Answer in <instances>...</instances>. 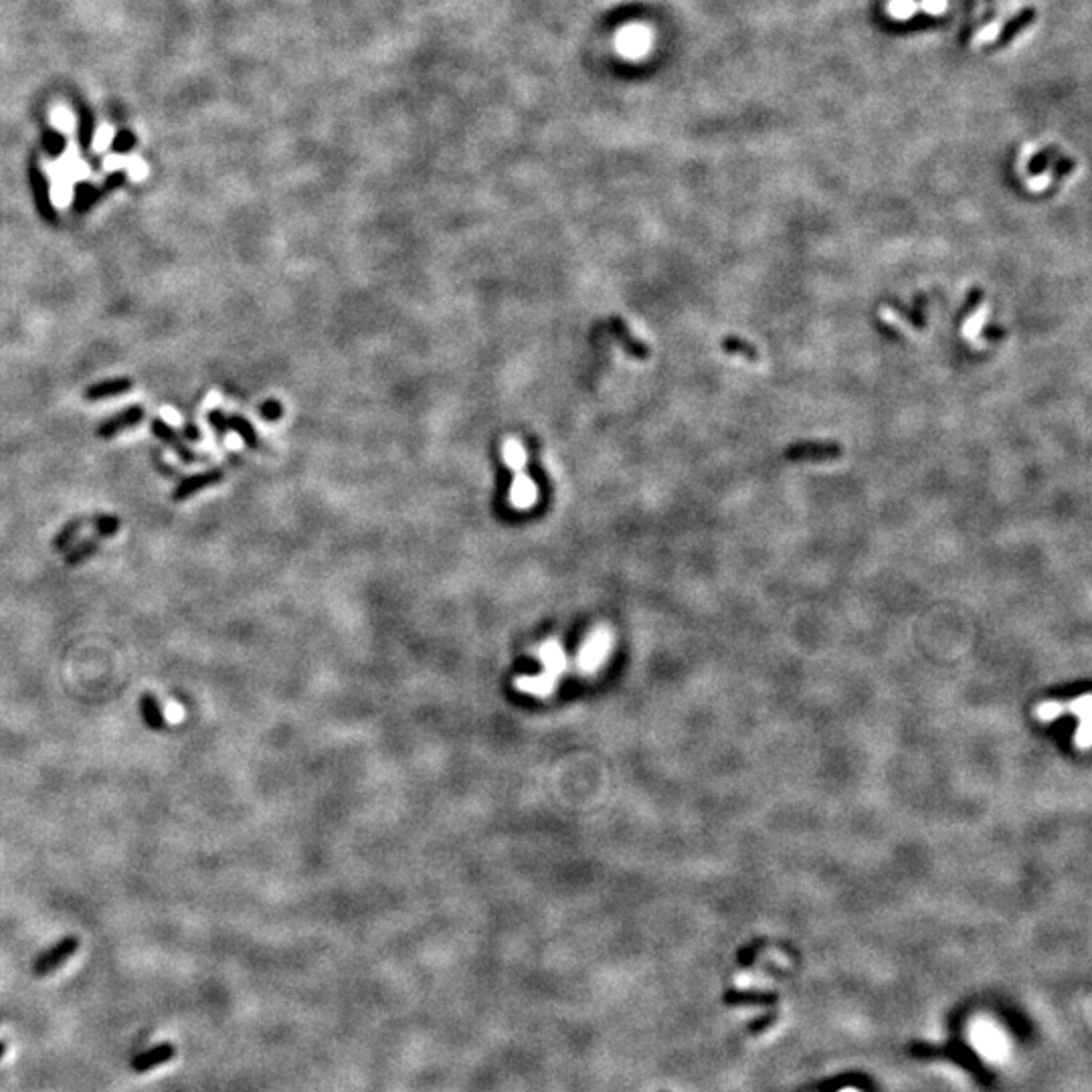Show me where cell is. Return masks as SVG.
I'll list each match as a JSON object with an SVG mask.
<instances>
[{
    "label": "cell",
    "mask_w": 1092,
    "mask_h": 1092,
    "mask_svg": "<svg viewBox=\"0 0 1092 1092\" xmlns=\"http://www.w3.org/2000/svg\"><path fill=\"white\" fill-rule=\"evenodd\" d=\"M96 553H97V540H86V543L73 546V548L67 550V554H65V564H67V567H77L79 563L87 561V558L93 557Z\"/></svg>",
    "instance_id": "cell-19"
},
{
    "label": "cell",
    "mask_w": 1092,
    "mask_h": 1092,
    "mask_svg": "<svg viewBox=\"0 0 1092 1092\" xmlns=\"http://www.w3.org/2000/svg\"><path fill=\"white\" fill-rule=\"evenodd\" d=\"M724 1001H727L728 1005H773L777 1001V995H773V993L732 991L724 995Z\"/></svg>",
    "instance_id": "cell-15"
},
{
    "label": "cell",
    "mask_w": 1092,
    "mask_h": 1092,
    "mask_svg": "<svg viewBox=\"0 0 1092 1092\" xmlns=\"http://www.w3.org/2000/svg\"><path fill=\"white\" fill-rule=\"evenodd\" d=\"M263 413H266L267 417H277L280 415V409L275 407V403H270L266 409H263Z\"/></svg>",
    "instance_id": "cell-32"
},
{
    "label": "cell",
    "mask_w": 1092,
    "mask_h": 1092,
    "mask_svg": "<svg viewBox=\"0 0 1092 1092\" xmlns=\"http://www.w3.org/2000/svg\"><path fill=\"white\" fill-rule=\"evenodd\" d=\"M773 1021H775V1015H773V1014H771V1015H765V1018H761L759 1021H752V1024L748 1025V1032H751V1034H761V1032H765V1030L769 1028V1025L773 1024Z\"/></svg>",
    "instance_id": "cell-29"
},
{
    "label": "cell",
    "mask_w": 1092,
    "mask_h": 1092,
    "mask_svg": "<svg viewBox=\"0 0 1092 1092\" xmlns=\"http://www.w3.org/2000/svg\"><path fill=\"white\" fill-rule=\"evenodd\" d=\"M138 706H140V712H142V720L146 727L152 728V731H166L168 722L166 718H164L162 708H160V702L154 698V694L144 692V694L140 696Z\"/></svg>",
    "instance_id": "cell-13"
},
{
    "label": "cell",
    "mask_w": 1092,
    "mask_h": 1092,
    "mask_svg": "<svg viewBox=\"0 0 1092 1092\" xmlns=\"http://www.w3.org/2000/svg\"><path fill=\"white\" fill-rule=\"evenodd\" d=\"M82 526H83V520L67 522V524L59 530V534L55 536L53 548L57 550V553H67V550L72 548V543L75 536H77V532L82 530Z\"/></svg>",
    "instance_id": "cell-18"
},
{
    "label": "cell",
    "mask_w": 1092,
    "mask_h": 1092,
    "mask_svg": "<svg viewBox=\"0 0 1092 1092\" xmlns=\"http://www.w3.org/2000/svg\"><path fill=\"white\" fill-rule=\"evenodd\" d=\"M209 423L215 429L216 437H223L225 433L229 431V419L225 417V413L219 411V409H215V411L209 413Z\"/></svg>",
    "instance_id": "cell-26"
},
{
    "label": "cell",
    "mask_w": 1092,
    "mask_h": 1092,
    "mask_svg": "<svg viewBox=\"0 0 1092 1092\" xmlns=\"http://www.w3.org/2000/svg\"><path fill=\"white\" fill-rule=\"evenodd\" d=\"M919 8H922L926 15H941L947 11V0H921Z\"/></svg>",
    "instance_id": "cell-28"
},
{
    "label": "cell",
    "mask_w": 1092,
    "mask_h": 1092,
    "mask_svg": "<svg viewBox=\"0 0 1092 1092\" xmlns=\"http://www.w3.org/2000/svg\"><path fill=\"white\" fill-rule=\"evenodd\" d=\"M2 1052H4V1046H2V1044H0V1056H2Z\"/></svg>",
    "instance_id": "cell-33"
},
{
    "label": "cell",
    "mask_w": 1092,
    "mask_h": 1092,
    "mask_svg": "<svg viewBox=\"0 0 1092 1092\" xmlns=\"http://www.w3.org/2000/svg\"><path fill=\"white\" fill-rule=\"evenodd\" d=\"M557 678L548 676V674H536V676H520L516 678V688L524 694L534 696V698H548L554 690L558 688Z\"/></svg>",
    "instance_id": "cell-10"
},
{
    "label": "cell",
    "mask_w": 1092,
    "mask_h": 1092,
    "mask_svg": "<svg viewBox=\"0 0 1092 1092\" xmlns=\"http://www.w3.org/2000/svg\"><path fill=\"white\" fill-rule=\"evenodd\" d=\"M888 12H891L892 18L896 21H908L911 17H915V12L919 11V4L915 0H891L888 2Z\"/></svg>",
    "instance_id": "cell-20"
},
{
    "label": "cell",
    "mask_w": 1092,
    "mask_h": 1092,
    "mask_svg": "<svg viewBox=\"0 0 1092 1092\" xmlns=\"http://www.w3.org/2000/svg\"><path fill=\"white\" fill-rule=\"evenodd\" d=\"M134 383L128 376H120V379H112V380H102V383L92 385V387L86 389L83 397L87 401H102V399H110V397H117V395L130 393Z\"/></svg>",
    "instance_id": "cell-11"
},
{
    "label": "cell",
    "mask_w": 1092,
    "mask_h": 1092,
    "mask_svg": "<svg viewBox=\"0 0 1092 1092\" xmlns=\"http://www.w3.org/2000/svg\"><path fill=\"white\" fill-rule=\"evenodd\" d=\"M93 526L100 536H114L120 530V518L114 514H100L93 520Z\"/></svg>",
    "instance_id": "cell-21"
},
{
    "label": "cell",
    "mask_w": 1092,
    "mask_h": 1092,
    "mask_svg": "<svg viewBox=\"0 0 1092 1092\" xmlns=\"http://www.w3.org/2000/svg\"><path fill=\"white\" fill-rule=\"evenodd\" d=\"M182 439H188V441H199V439H201V433H199V429H196L195 425H191V423H188V425L185 427V437H182Z\"/></svg>",
    "instance_id": "cell-31"
},
{
    "label": "cell",
    "mask_w": 1092,
    "mask_h": 1092,
    "mask_svg": "<svg viewBox=\"0 0 1092 1092\" xmlns=\"http://www.w3.org/2000/svg\"><path fill=\"white\" fill-rule=\"evenodd\" d=\"M144 415L146 411L142 405H130L128 409H124V411L117 413V415L106 419V421L97 427V437H100V439H112V437H116L120 431L140 425Z\"/></svg>",
    "instance_id": "cell-7"
},
{
    "label": "cell",
    "mask_w": 1092,
    "mask_h": 1092,
    "mask_svg": "<svg viewBox=\"0 0 1092 1092\" xmlns=\"http://www.w3.org/2000/svg\"><path fill=\"white\" fill-rule=\"evenodd\" d=\"M79 949V939L75 935L65 936L61 939L57 945H53L49 951L41 953L37 957V961L32 963V973L37 977H47L55 971V969L61 967L69 957H73L75 951Z\"/></svg>",
    "instance_id": "cell-4"
},
{
    "label": "cell",
    "mask_w": 1092,
    "mask_h": 1092,
    "mask_svg": "<svg viewBox=\"0 0 1092 1092\" xmlns=\"http://www.w3.org/2000/svg\"><path fill=\"white\" fill-rule=\"evenodd\" d=\"M150 429H152L154 435H156L158 439L162 441V444L172 447V449L176 451L178 458H181L182 461H186V464H192V461L199 459V458H196L195 451H192L188 445H185L182 437L178 435V433L174 431L171 425H168V423H164L162 419H154V421L150 423Z\"/></svg>",
    "instance_id": "cell-9"
},
{
    "label": "cell",
    "mask_w": 1092,
    "mask_h": 1092,
    "mask_svg": "<svg viewBox=\"0 0 1092 1092\" xmlns=\"http://www.w3.org/2000/svg\"><path fill=\"white\" fill-rule=\"evenodd\" d=\"M722 350L727 352V355L742 356V359L748 360V362H757V360H759V350H757V348L752 346L751 342H747L745 338L727 336V338H724V340H722Z\"/></svg>",
    "instance_id": "cell-16"
},
{
    "label": "cell",
    "mask_w": 1092,
    "mask_h": 1092,
    "mask_svg": "<svg viewBox=\"0 0 1092 1092\" xmlns=\"http://www.w3.org/2000/svg\"><path fill=\"white\" fill-rule=\"evenodd\" d=\"M841 445L831 441H803L785 449V458L789 461H827L841 458Z\"/></svg>",
    "instance_id": "cell-5"
},
{
    "label": "cell",
    "mask_w": 1092,
    "mask_h": 1092,
    "mask_svg": "<svg viewBox=\"0 0 1092 1092\" xmlns=\"http://www.w3.org/2000/svg\"><path fill=\"white\" fill-rule=\"evenodd\" d=\"M613 649V632L605 625L593 629L583 642L581 649L577 653V672L583 676H593L603 668L607 658L611 656Z\"/></svg>",
    "instance_id": "cell-2"
},
{
    "label": "cell",
    "mask_w": 1092,
    "mask_h": 1092,
    "mask_svg": "<svg viewBox=\"0 0 1092 1092\" xmlns=\"http://www.w3.org/2000/svg\"><path fill=\"white\" fill-rule=\"evenodd\" d=\"M983 298H985V291H983L981 288H973L971 291H969L967 300H965L963 310H961V320H967L969 316H971V314H975L977 308L983 302Z\"/></svg>",
    "instance_id": "cell-22"
},
{
    "label": "cell",
    "mask_w": 1092,
    "mask_h": 1092,
    "mask_svg": "<svg viewBox=\"0 0 1092 1092\" xmlns=\"http://www.w3.org/2000/svg\"><path fill=\"white\" fill-rule=\"evenodd\" d=\"M96 188L89 185H77V201H75V209L83 211L86 206L92 205L96 201Z\"/></svg>",
    "instance_id": "cell-25"
},
{
    "label": "cell",
    "mask_w": 1092,
    "mask_h": 1092,
    "mask_svg": "<svg viewBox=\"0 0 1092 1092\" xmlns=\"http://www.w3.org/2000/svg\"><path fill=\"white\" fill-rule=\"evenodd\" d=\"M221 479H223V472H221V469H209V472L188 475V478L182 479V482L174 488L172 502H185L186 498L195 496V494L201 492V489L216 486Z\"/></svg>",
    "instance_id": "cell-8"
},
{
    "label": "cell",
    "mask_w": 1092,
    "mask_h": 1092,
    "mask_svg": "<svg viewBox=\"0 0 1092 1092\" xmlns=\"http://www.w3.org/2000/svg\"><path fill=\"white\" fill-rule=\"evenodd\" d=\"M172 1058H174V1048L168 1046V1044H162V1046H156L148 1050V1052L140 1054V1056H136L134 1060H132V1068H134L136 1072H146L160 1066V1064L172 1060Z\"/></svg>",
    "instance_id": "cell-14"
},
{
    "label": "cell",
    "mask_w": 1092,
    "mask_h": 1092,
    "mask_svg": "<svg viewBox=\"0 0 1092 1092\" xmlns=\"http://www.w3.org/2000/svg\"><path fill=\"white\" fill-rule=\"evenodd\" d=\"M1070 712L1072 717H1076L1080 720V731L1076 734V742L1082 751L1090 747V696L1082 694L1078 700H1072L1070 704H1060V702H1042L1035 706L1034 717L1040 720V722H1052L1062 714Z\"/></svg>",
    "instance_id": "cell-1"
},
{
    "label": "cell",
    "mask_w": 1092,
    "mask_h": 1092,
    "mask_svg": "<svg viewBox=\"0 0 1092 1092\" xmlns=\"http://www.w3.org/2000/svg\"><path fill=\"white\" fill-rule=\"evenodd\" d=\"M1000 32H1001V22H991V25L983 27V29L979 31L977 41L979 43H990V41H995L997 37H1000Z\"/></svg>",
    "instance_id": "cell-27"
},
{
    "label": "cell",
    "mask_w": 1092,
    "mask_h": 1092,
    "mask_svg": "<svg viewBox=\"0 0 1092 1092\" xmlns=\"http://www.w3.org/2000/svg\"><path fill=\"white\" fill-rule=\"evenodd\" d=\"M888 304L892 305L894 312H898V314H901V316H905V318L908 320V322H911V326H915V328H925V316H922L921 312H916L915 308H906V305H902L901 302H892V300H891V302H888Z\"/></svg>",
    "instance_id": "cell-23"
},
{
    "label": "cell",
    "mask_w": 1092,
    "mask_h": 1092,
    "mask_svg": "<svg viewBox=\"0 0 1092 1092\" xmlns=\"http://www.w3.org/2000/svg\"><path fill=\"white\" fill-rule=\"evenodd\" d=\"M502 458L506 461L508 468L520 472L526 465V449L518 439H506L502 447Z\"/></svg>",
    "instance_id": "cell-17"
},
{
    "label": "cell",
    "mask_w": 1092,
    "mask_h": 1092,
    "mask_svg": "<svg viewBox=\"0 0 1092 1092\" xmlns=\"http://www.w3.org/2000/svg\"><path fill=\"white\" fill-rule=\"evenodd\" d=\"M536 656H539L540 663H543L544 674L557 678V680H561L567 674L568 656L558 639H546L544 643H540L539 649H536Z\"/></svg>",
    "instance_id": "cell-6"
},
{
    "label": "cell",
    "mask_w": 1092,
    "mask_h": 1092,
    "mask_svg": "<svg viewBox=\"0 0 1092 1092\" xmlns=\"http://www.w3.org/2000/svg\"><path fill=\"white\" fill-rule=\"evenodd\" d=\"M536 496H539V489H536V484L532 482L526 474H518L512 482L510 488V502L514 508H530L532 504L536 502Z\"/></svg>",
    "instance_id": "cell-12"
},
{
    "label": "cell",
    "mask_w": 1092,
    "mask_h": 1092,
    "mask_svg": "<svg viewBox=\"0 0 1092 1092\" xmlns=\"http://www.w3.org/2000/svg\"><path fill=\"white\" fill-rule=\"evenodd\" d=\"M229 429H235V431H237L239 435H241L243 439H245V444L256 445V433H253L251 425H249V423L245 421L243 417H231V419H229Z\"/></svg>",
    "instance_id": "cell-24"
},
{
    "label": "cell",
    "mask_w": 1092,
    "mask_h": 1092,
    "mask_svg": "<svg viewBox=\"0 0 1092 1092\" xmlns=\"http://www.w3.org/2000/svg\"><path fill=\"white\" fill-rule=\"evenodd\" d=\"M983 336H985L987 340H1000V338L1005 336V330L1000 326H987L985 332H983Z\"/></svg>",
    "instance_id": "cell-30"
},
{
    "label": "cell",
    "mask_w": 1092,
    "mask_h": 1092,
    "mask_svg": "<svg viewBox=\"0 0 1092 1092\" xmlns=\"http://www.w3.org/2000/svg\"><path fill=\"white\" fill-rule=\"evenodd\" d=\"M911 1056L919 1058V1060H949L963 1066L965 1070L971 1072L975 1078H985V1070H983L981 1062L973 1056L969 1050L957 1048V1046H931V1044H912L908 1048Z\"/></svg>",
    "instance_id": "cell-3"
}]
</instances>
